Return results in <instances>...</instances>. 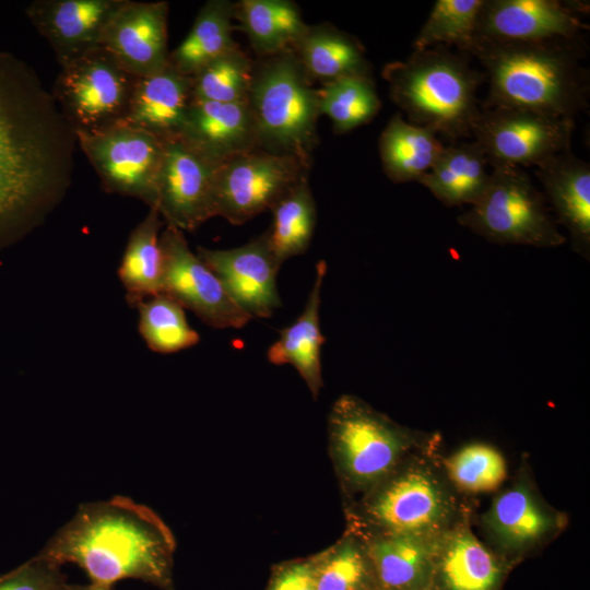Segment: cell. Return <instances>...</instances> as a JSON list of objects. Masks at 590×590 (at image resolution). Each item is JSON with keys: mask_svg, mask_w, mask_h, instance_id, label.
<instances>
[{"mask_svg": "<svg viewBox=\"0 0 590 590\" xmlns=\"http://www.w3.org/2000/svg\"><path fill=\"white\" fill-rule=\"evenodd\" d=\"M580 12L586 4L559 0H484L477 40L535 43L581 38L589 30Z\"/></svg>", "mask_w": 590, "mask_h": 590, "instance_id": "cell-16", "label": "cell"}, {"mask_svg": "<svg viewBox=\"0 0 590 590\" xmlns=\"http://www.w3.org/2000/svg\"><path fill=\"white\" fill-rule=\"evenodd\" d=\"M470 55L434 46L413 52L402 61L387 63L381 75L391 101L409 122L429 128L451 143L471 137L481 110L477 88L485 73L473 68Z\"/></svg>", "mask_w": 590, "mask_h": 590, "instance_id": "cell-4", "label": "cell"}, {"mask_svg": "<svg viewBox=\"0 0 590 590\" xmlns=\"http://www.w3.org/2000/svg\"><path fill=\"white\" fill-rule=\"evenodd\" d=\"M262 150L311 166L318 144V92L292 50L255 60L248 99Z\"/></svg>", "mask_w": 590, "mask_h": 590, "instance_id": "cell-5", "label": "cell"}, {"mask_svg": "<svg viewBox=\"0 0 590 590\" xmlns=\"http://www.w3.org/2000/svg\"><path fill=\"white\" fill-rule=\"evenodd\" d=\"M78 140L36 71L0 51V246L39 227L73 179Z\"/></svg>", "mask_w": 590, "mask_h": 590, "instance_id": "cell-1", "label": "cell"}, {"mask_svg": "<svg viewBox=\"0 0 590 590\" xmlns=\"http://www.w3.org/2000/svg\"><path fill=\"white\" fill-rule=\"evenodd\" d=\"M60 590H113V587H103L90 583L87 586L68 585L66 583Z\"/></svg>", "mask_w": 590, "mask_h": 590, "instance_id": "cell-41", "label": "cell"}, {"mask_svg": "<svg viewBox=\"0 0 590 590\" xmlns=\"http://www.w3.org/2000/svg\"><path fill=\"white\" fill-rule=\"evenodd\" d=\"M457 500L427 462L406 459L362 497L358 534H396L436 542L457 526Z\"/></svg>", "mask_w": 590, "mask_h": 590, "instance_id": "cell-7", "label": "cell"}, {"mask_svg": "<svg viewBox=\"0 0 590 590\" xmlns=\"http://www.w3.org/2000/svg\"><path fill=\"white\" fill-rule=\"evenodd\" d=\"M162 291L214 329H240L251 318L229 297L214 272L193 252L182 231L166 225L160 235Z\"/></svg>", "mask_w": 590, "mask_h": 590, "instance_id": "cell-13", "label": "cell"}, {"mask_svg": "<svg viewBox=\"0 0 590 590\" xmlns=\"http://www.w3.org/2000/svg\"><path fill=\"white\" fill-rule=\"evenodd\" d=\"M292 51L312 82L323 84L344 76H373L362 43L328 22L307 24Z\"/></svg>", "mask_w": 590, "mask_h": 590, "instance_id": "cell-24", "label": "cell"}, {"mask_svg": "<svg viewBox=\"0 0 590 590\" xmlns=\"http://www.w3.org/2000/svg\"><path fill=\"white\" fill-rule=\"evenodd\" d=\"M123 0H36L26 15L64 66L99 45L103 31Z\"/></svg>", "mask_w": 590, "mask_h": 590, "instance_id": "cell-18", "label": "cell"}, {"mask_svg": "<svg viewBox=\"0 0 590 590\" xmlns=\"http://www.w3.org/2000/svg\"><path fill=\"white\" fill-rule=\"evenodd\" d=\"M327 262L316 264L315 279L305 307L296 320L279 330V338L269 346L268 361L273 365H292L317 399L323 386L321 350L326 337L320 328L321 290Z\"/></svg>", "mask_w": 590, "mask_h": 590, "instance_id": "cell-23", "label": "cell"}, {"mask_svg": "<svg viewBox=\"0 0 590 590\" xmlns=\"http://www.w3.org/2000/svg\"><path fill=\"white\" fill-rule=\"evenodd\" d=\"M310 166L299 160L256 149L238 154L215 169V216L241 225L271 208L296 184L308 178Z\"/></svg>", "mask_w": 590, "mask_h": 590, "instance_id": "cell-10", "label": "cell"}, {"mask_svg": "<svg viewBox=\"0 0 590 590\" xmlns=\"http://www.w3.org/2000/svg\"><path fill=\"white\" fill-rule=\"evenodd\" d=\"M234 20L258 58L292 50L307 27L300 9L290 0H240L235 2Z\"/></svg>", "mask_w": 590, "mask_h": 590, "instance_id": "cell-29", "label": "cell"}, {"mask_svg": "<svg viewBox=\"0 0 590 590\" xmlns=\"http://www.w3.org/2000/svg\"><path fill=\"white\" fill-rule=\"evenodd\" d=\"M253 64L255 60L235 46L190 76L193 99L248 103Z\"/></svg>", "mask_w": 590, "mask_h": 590, "instance_id": "cell-36", "label": "cell"}, {"mask_svg": "<svg viewBox=\"0 0 590 590\" xmlns=\"http://www.w3.org/2000/svg\"><path fill=\"white\" fill-rule=\"evenodd\" d=\"M487 160L473 141L445 145L432 168L417 181L446 206L472 205L483 194L489 173Z\"/></svg>", "mask_w": 590, "mask_h": 590, "instance_id": "cell-27", "label": "cell"}, {"mask_svg": "<svg viewBox=\"0 0 590 590\" xmlns=\"http://www.w3.org/2000/svg\"><path fill=\"white\" fill-rule=\"evenodd\" d=\"M167 1L123 0L106 24L98 47L134 78L165 69L169 62Z\"/></svg>", "mask_w": 590, "mask_h": 590, "instance_id": "cell-17", "label": "cell"}, {"mask_svg": "<svg viewBox=\"0 0 590 590\" xmlns=\"http://www.w3.org/2000/svg\"><path fill=\"white\" fill-rule=\"evenodd\" d=\"M483 522L491 539L510 552L529 550L546 541L560 524L558 515L524 481L497 495Z\"/></svg>", "mask_w": 590, "mask_h": 590, "instance_id": "cell-22", "label": "cell"}, {"mask_svg": "<svg viewBox=\"0 0 590 590\" xmlns=\"http://www.w3.org/2000/svg\"><path fill=\"white\" fill-rule=\"evenodd\" d=\"M445 471L457 488L468 493H488L505 482L507 464L496 448L474 442L450 456L445 461Z\"/></svg>", "mask_w": 590, "mask_h": 590, "instance_id": "cell-38", "label": "cell"}, {"mask_svg": "<svg viewBox=\"0 0 590 590\" xmlns=\"http://www.w3.org/2000/svg\"><path fill=\"white\" fill-rule=\"evenodd\" d=\"M318 555L280 566L268 590H316Z\"/></svg>", "mask_w": 590, "mask_h": 590, "instance_id": "cell-40", "label": "cell"}, {"mask_svg": "<svg viewBox=\"0 0 590 590\" xmlns=\"http://www.w3.org/2000/svg\"><path fill=\"white\" fill-rule=\"evenodd\" d=\"M196 253L251 319L269 318L282 306L276 282L282 263L270 246L267 231L239 247L199 246Z\"/></svg>", "mask_w": 590, "mask_h": 590, "instance_id": "cell-15", "label": "cell"}, {"mask_svg": "<svg viewBox=\"0 0 590 590\" xmlns=\"http://www.w3.org/2000/svg\"><path fill=\"white\" fill-rule=\"evenodd\" d=\"M135 308L139 332L151 351L170 354L200 342V334L189 324L185 308L169 296H152Z\"/></svg>", "mask_w": 590, "mask_h": 590, "instance_id": "cell-35", "label": "cell"}, {"mask_svg": "<svg viewBox=\"0 0 590 590\" xmlns=\"http://www.w3.org/2000/svg\"><path fill=\"white\" fill-rule=\"evenodd\" d=\"M434 573L445 590H496L502 568L468 528L457 524L436 541Z\"/></svg>", "mask_w": 590, "mask_h": 590, "instance_id": "cell-25", "label": "cell"}, {"mask_svg": "<svg viewBox=\"0 0 590 590\" xmlns=\"http://www.w3.org/2000/svg\"><path fill=\"white\" fill-rule=\"evenodd\" d=\"M328 436L342 487L362 497L408 459L418 438L417 433L352 394H343L333 403Z\"/></svg>", "mask_w": 590, "mask_h": 590, "instance_id": "cell-6", "label": "cell"}, {"mask_svg": "<svg viewBox=\"0 0 590 590\" xmlns=\"http://www.w3.org/2000/svg\"><path fill=\"white\" fill-rule=\"evenodd\" d=\"M384 590H417L433 575L436 542L396 534H358Z\"/></svg>", "mask_w": 590, "mask_h": 590, "instance_id": "cell-26", "label": "cell"}, {"mask_svg": "<svg viewBox=\"0 0 590 590\" xmlns=\"http://www.w3.org/2000/svg\"><path fill=\"white\" fill-rule=\"evenodd\" d=\"M135 79L97 47L60 67L51 94L75 133H92L123 121Z\"/></svg>", "mask_w": 590, "mask_h": 590, "instance_id": "cell-9", "label": "cell"}, {"mask_svg": "<svg viewBox=\"0 0 590 590\" xmlns=\"http://www.w3.org/2000/svg\"><path fill=\"white\" fill-rule=\"evenodd\" d=\"M320 116L329 117L337 134L369 123L381 102L373 76H344L317 88Z\"/></svg>", "mask_w": 590, "mask_h": 590, "instance_id": "cell-33", "label": "cell"}, {"mask_svg": "<svg viewBox=\"0 0 590 590\" xmlns=\"http://www.w3.org/2000/svg\"><path fill=\"white\" fill-rule=\"evenodd\" d=\"M173 532L151 508L126 496L81 505L39 556L74 564L91 583L137 579L173 590Z\"/></svg>", "mask_w": 590, "mask_h": 590, "instance_id": "cell-2", "label": "cell"}, {"mask_svg": "<svg viewBox=\"0 0 590 590\" xmlns=\"http://www.w3.org/2000/svg\"><path fill=\"white\" fill-rule=\"evenodd\" d=\"M444 148L434 130L406 121L400 113L389 119L378 140L384 173L396 184L418 181Z\"/></svg>", "mask_w": 590, "mask_h": 590, "instance_id": "cell-28", "label": "cell"}, {"mask_svg": "<svg viewBox=\"0 0 590 590\" xmlns=\"http://www.w3.org/2000/svg\"><path fill=\"white\" fill-rule=\"evenodd\" d=\"M270 211L272 225L267 233L278 260L283 263L305 253L317 222V205L308 178L291 188Z\"/></svg>", "mask_w": 590, "mask_h": 590, "instance_id": "cell-32", "label": "cell"}, {"mask_svg": "<svg viewBox=\"0 0 590 590\" xmlns=\"http://www.w3.org/2000/svg\"><path fill=\"white\" fill-rule=\"evenodd\" d=\"M484 68L482 107H509L575 119L588 108L589 72L581 38L535 43L477 40Z\"/></svg>", "mask_w": 590, "mask_h": 590, "instance_id": "cell-3", "label": "cell"}, {"mask_svg": "<svg viewBox=\"0 0 590 590\" xmlns=\"http://www.w3.org/2000/svg\"><path fill=\"white\" fill-rule=\"evenodd\" d=\"M535 176L573 249L590 259V166L570 150L536 166Z\"/></svg>", "mask_w": 590, "mask_h": 590, "instance_id": "cell-20", "label": "cell"}, {"mask_svg": "<svg viewBox=\"0 0 590 590\" xmlns=\"http://www.w3.org/2000/svg\"><path fill=\"white\" fill-rule=\"evenodd\" d=\"M191 78L170 63L137 78L122 122L146 130L163 141L177 138L192 103Z\"/></svg>", "mask_w": 590, "mask_h": 590, "instance_id": "cell-21", "label": "cell"}, {"mask_svg": "<svg viewBox=\"0 0 590 590\" xmlns=\"http://www.w3.org/2000/svg\"><path fill=\"white\" fill-rule=\"evenodd\" d=\"M234 5L228 0H209L200 8L187 36L170 51L169 62L176 70L192 76L238 45L233 38Z\"/></svg>", "mask_w": 590, "mask_h": 590, "instance_id": "cell-31", "label": "cell"}, {"mask_svg": "<svg viewBox=\"0 0 590 590\" xmlns=\"http://www.w3.org/2000/svg\"><path fill=\"white\" fill-rule=\"evenodd\" d=\"M374 578L364 543L349 533L318 555L316 590H364Z\"/></svg>", "mask_w": 590, "mask_h": 590, "instance_id": "cell-37", "label": "cell"}, {"mask_svg": "<svg viewBox=\"0 0 590 590\" xmlns=\"http://www.w3.org/2000/svg\"><path fill=\"white\" fill-rule=\"evenodd\" d=\"M480 199L458 216V223L489 243L553 248L566 243L546 200L523 168L491 166Z\"/></svg>", "mask_w": 590, "mask_h": 590, "instance_id": "cell-8", "label": "cell"}, {"mask_svg": "<svg viewBox=\"0 0 590 590\" xmlns=\"http://www.w3.org/2000/svg\"><path fill=\"white\" fill-rule=\"evenodd\" d=\"M216 167L180 137L164 141L154 206L166 225L191 232L215 216Z\"/></svg>", "mask_w": 590, "mask_h": 590, "instance_id": "cell-14", "label": "cell"}, {"mask_svg": "<svg viewBox=\"0 0 590 590\" xmlns=\"http://www.w3.org/2000/svg\"><path fill=\"white\" fill-rule=\"evenodd\" d=\"M60 567L37 554L0 576V590H60L67 583Z\"/></svg>", "mask_w": 590, "mask_h": 590, "instance_id": "cell-39", "label": "cell"}, {"mask_svg": "<svg viewBox=\"0 0 590 590\" xmlns=\"http://www.w3.org/2000/svg\"><path fill=\"white\" fill-rule=\"evenodd\" d=\"M575 120L509 107H482L471 137L484 152L487 164L538 166L570 150Z\"/></svg>", "mask_w": 590, "mask_h": 590, "instance_id": "cell-12", "label": "cell"}, {"mask_svg": "<svg viewBox=\"0 0 590 590\" xmlns=\"http://www.w3.org/2000/svg\"><path fill=\"white\" fill-rule=\"evenodd\" d=\"M163 219L156 206L130 233L120 264L118 278L127 303L134 307L142 300L161 294L163 257L160 231Z\"/></svg>", "mask_w": 590, "mask_h": 590, "instance_id": "cell-30", "label": "cell"}, {"mask_svg": "<svg viewBox=\"0 0 590 590\" xmlns=\"http://www.w3.org/2000/svg\"><path fill=\"white\" fill-rule=\"evenodd\" d=\"M75 135L103 190L139 199L149 208L155 205L164 155L162 139L126 122Z\"/></svg>", "mask_w": 590, "mask_h": 590, "instance_id": "cell-11", "label": "cell"}, {"mask_svg": "<svg viewBox=\"0 0 590 590\" xmlns=\"http://www.w3.org/2000/svg\"><path fill=\"white\" fill-rule=\"evenodd\" d=\"M484 0H437L413 43V50L453 46L472 55Z\"/></svg>", "mask_w": 590, "mask_h": 590, "instance_id": "cell-34", "label": "cell"}, {"mask_svg": "<svg viewBox=\"0 0 590 590\" xmlns=\"http://www.w3.org/2000/svg\"><path fill=\"white\" fill-rule=\"evenodd\" d=\"M179 137L216 166L238 154L261 149L248 103L192 99Z\"/></svg>", "mask_w": 590, "mask_h": 590, "instance_id": "cell-19", "label": "cell"}]
</instances>
